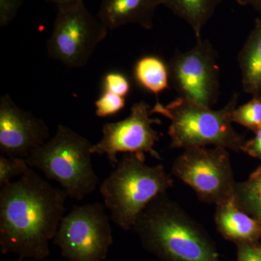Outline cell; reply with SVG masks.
Instances as JSON below:
<instances>
[{"mask_svg":"<svg viewBox=\"0 0 261 261\" xmlns=\"http://www.w3.org/2000/svg\"><path fill=\"white\" fill-rule=\"evenodd\" d=\"M0 247L3 253L42 260L50 255L64 217L68 196L29 168L17 181L1 187Z\"/></svg>","mask_w":261,"mask_h":261,"instance_id":"obj_1","label":"cell"},{"mask_svg":"<svg viewBox=\"0 0 261 261\" xmlns=\"http://www.w3.org/2000/svg\"><path fill=\"white\" fill-rule=\"evenodd\" d=\"M133 229L160 260L222 261L205 230L166 193L149 204Z\"/></svg>","mask_w":261,"mask_h":261,"instance_id":"obj_2","label":"cell"},{"mask_svg":"<svg viewBox=\"0 0 261 261\" xmlns=\"http://www.w3.org/2000/svg\"><path fill=\"white\" fill-rule=\"evenodd\" d=\"M173 186L163 165L148 166L145 157L127 153L103 181L99 192L113 222L128 231L149 204Z\"/></svg>","mask_w":261,"mask_h":261,"instance_id":"obj_3","label":"cell"},{"mask_svg":"<svg viewBox=\"0 0 261 261\" xmlns=\"http://www.w3.org/2000/svg\"><path fill=\"white\" fill-rule=\"evenodd\" d=\"M238 98V93L233 94L224 108L215 111L178 97L166 106L157 101L152 113L162 115L171 122L168 135L171 148L213 145L239 152L245 141L232 126Z\"/></svg>","mask_w":261,"mask_h":261,"instance_id":"obj_4","label":"cell"},{"mask_svg":"<svg viewBox=\"0 0 261 261\" xmlns=\"http://www.w3.org/2000/svg\"><path fill=\"white\" fill-rule=\"evenodd\" d=\"M92 145L69 127L59 125L54 136L25 161L48 179L59 183L68 197L82 200L95 190L99 181L92 165Z\"/></svg>","mask_w":261,"mask_h":261,"instance_id":"obj_5","label":"cell"},{"mask_svg":"<svg viewBox=\"0 0 261 261\" xmlns=\"http://www.w3.org/2000/svg\"><path fill=\"white\" fill-rule=\"evenodd\" d=\"M108 29L84 5V0L58 6L48 56L65 66L80 68L88 63Z\"/></svg>","mask_w":261,"mask_h":261,"instance_id":"obj_6","label":"cell"},{"mask_svg":"<svg viewBox=\"0 0 261 261\" xmlns=\"http://www.w3.org/2000/svg\"><path fill=\"white\" fill-rule=\"evenodd\" d=\"M53 242L67 261L106 260L113 236L105 205L74 206L62 219Z\"/></svg>","mask_w":261,"mask_h":261,"instance_id":"obj_7","label":"cell"},{"mask_svg":"<svg viewBox=\"0 0 261 261\" xmlns=\"http://www.w3.org/2000/svg\"><path fill=\"white\" fill-rule=\"evenodd\" d=\"M171 170L173 176L191 187L202 202L216 205L234 197L238 182L228 149L224 147L184 149Z\"/></svg>","mask_w":261,"mask_h":261,"instance_id":"obj_8","label":"cell"},{"mask_svg":"<svg viewBox=\"0 0 261 261\" xmlns=\"http://www.w3.org/2000/svg\"><path fill=\"white\" fill-rule=\"evenodd\" d=\"M170 81L185 98L211 108L217 102L220 88V68L214 46L207 39H196L186 51H176L169 63Z\"/></svg>","mask_w":261,"mask_h":261,"instance_id":"obj_9","label":"cell"},{"mask_svg":"<svg viewBox=\"0 0 261 261\" xmlns=\"http://www.w3.org/2000/svg\"><path fill=\"white\" fill-rule=\"evenodd\" d=\"M152 108L147 103H135L126 118L103 126L102 138L92 145V154L106 155L113 167L119 161L117 155L121 152L142 157L149 154L160 161L161 154L154 149L160 133L152 126L160 124L161 121L152 118Z\"/></svg>","mask_w":261,"mask_h":261,"instance_id":"obj_10","label":"cell"},{"mask_svg":"<svg viewBox=\"0 0 261 261\" xmlns=\"http://www.w3.org/2000/svg\"><path fill=\"white\" fill-rule=\"evenodd\" d=\"M50 138L45 122L19 108L9 94L0 99V152L9 158L27 159Z\"/></svg>","mask_w":261,"mask_h":261,"instance_id":"obj_11","label":"cell"},{"mask_svg":"<svg viewBox=\"0 0 261 261\" xmlns=\"http://www.w3.org/2000/svg\"><path fill=\"white\" fill-rule=\"evenodd\" d=\"M162 0H101L97 18L108 29L137 24L152 29L156 10Z\"/></svg>","mask_w":261,"mask_h":261,"instance_id":"obj_12","label":"cell"},{"mask_svg":"<svg viewBox=\"0 0 261 261\" xmlns=\"http://www.w3.org/2000/svg\"><path fill=\"white\" fill-rule=\"evenodd\" d=\"M214 219L223 238L236 245L255 243L261 236V222L242 210L234 197L216 205Z\"/></svg>","mask_w":261,"mask_h":261,"instance_id":"obj_13","label":"cell"},{"mask_svg":"<svg viewBox=\"0 0 261 261\" xmlns=\"http://www.w3.org/2000/svg\"><path fill=\"white\" fill-rule=\"evenodd\" d=\"M241 82L245 93L261 94V19L257 18L238 55Z\"/></svg>","mask_w":261,"mask_h":261,"instance_id":"obj_14","label":"cell"},{"mask_svg":"<svg viewBox=\"0 0 261 261\" xmlns=\"http://www.w3.org/2000/svg\"><path fill=\"white\" fill-rule=\"evenodd\" d=\"M163 6L191 27L196 39L223 0H162Z\"/></svg>","mask_w":261,"mask_h":261,"instance_id":"obj_15","label":"cell"},{"mask_svg":"<svg viewBox=\"0 0 261 261\" xmlns=\"http://www.w3.org/2000/svg\"><path fill=\"white\" fill-rule=\"evenodd\" d=\"M134 73L136 81L151 93L160 94L169 87L168 65L159 57H142L136 63Z\"/></svg>","mask_w":261,"mask_h":261,"instance_id":"obj_16","label":"cell"},{"mask_svg":"<svg viewBox=\"0 0 261 261\" xmlns=\"http://www.w3.org/2000/svg\"><path fill=\"white\" fill-rule=\"evenodd\" d=\"M234 198L242 210L261 222V166L246 181L237 183Z\"/></svg>","mask_w":261,"mask_h":261,"instance_id":"obj_17","label":"cell"},{"mask_svg":"<svg viewBox=\"0 0 261 261\" xmlns=\"http://www.w3.org/2000/svg\"><path fill=\"white\" fill-rule=\"evenodd\" d=\"M233 123L241 125L255 132L261 128V99H252L243 106L235 108L232 113Z\"/></svg>","mask_w":261,"mask_h":261,"instance_id":"obj_18","label":"cell"},{"mask_svg":"<svg viewBox=\"0 0 261 261\" xmlns=\"http://www.w3.org/2000/svg\"><path fill=\"white\" fill-rule=\"evenodd\" d=\"M29 168L30 166L25 159L2 155L0 157V187L8 185L15 177L23 176Z\"/></svg>","mask_w":261,"mask_h":261,"instance_id":"obj_19","label":"cell"},{"mask_svg":"<svg viewBox=\"0 0 261 261\" xmlns=\"http://www.w3.org/2000/svg\"><path fill=\"white\" fill-rule=\"evenodd\" d=\"M94 106L97 116L106 118L121 111L126 106V99L116 94L104 91L94 102Z\"/></svg>","mask_w":261,"mask_h":261,"instance_id":"obj_20","label":"cell"},{"mask_svg":"<svg viewBox=\"0 0 261 261\" xmlns=\"http://www.w3.org/2000/svg\"><path fill=\"white\" fill-rule=\"evenodd\" d=\"M104 91L116 94L121 97H126L129 93L130 85L126 75L119 72H111L103 80Z\"/></svg>","mask_w":261,"mask_h":261,"instance_id":"obj_21","label":"cell"},{"mask_svg":"<svg viewBox=\"0 0 261 261\" xmlns=\"http://www.w3.org/2000/svg\"><path fill=\"white\" fill-rule=\"evenodd\" d=\"M23 0H0V25L6 27L11 23L23 4Z\"/></svg>","mask_w":261,"mask_h":261,"instance_id":"obj_22","label":"cell"},{"mask_svg":"<svg viewBox=\"0 0 261 261\" xmlns=\"http://www.w3.org/2000/svg\"><path fill=\"white\" fill-rule=\"evenodd\" d=\"M236 245V261H261V245L255 243H240Z\"/></svg>","mask_w":261,"mask_h":261,"instance_id":"obj_23","label":"cell"},{"mask_svg":"<svg viewBox=\"0 0 261 261\" xmlns=\"http://www.w3.org/2000/svg\"><path fill=\"white\" fill-rule=\"evenodd\" d=\"M241 151L252 158L261 160V128L255 132V137L252 140L245 142Z\"/></svg>","mask_w":261,"mask_h":261,"instance_id":"obj_24","label":"cell"},{"mask_svg":"<svg viewBox=\"0 0 261 261\" xmlns=\"http://www.w3.org/2000/svg\"><path fill=\"white\" fill-rule=\"evenodd\" d=\"M242 6H250L261 13V0H235Z\"/></svg>","mask_w":261,"mask_h":261,"instance_id":"obj_25","label":"cell"},{"mask_svg":"<svg viewBox=\"0 0 261 261\" xmlns=\"http://www.w3.org/2000/svg\"><path fill=\"white\" fill-rule=\"evenodd\" d=\"M46 1L49 2V3H55V4L57 5V6H59V5L74 3V2L79 1V0H46Z\"/></svg>","mask_w":261,"mask_h":261,"instance_id":"obj_26","label":"cell"},{"mask_svg":"<svg viewBox=\"0 0 261 261\" xmlns=\"http://www.w3.org/2000/svg\"><path fill=\"white\" fill-rule=\"evenodd\" d=\"M10 261H23V259L20 258V257H18V258L16 259V260H10Z\"/></svg>","mask_w":261,"mask_h":261,"instance_id":"obj_27","label":"cell"},{"mask_svg":"<svg viewBox=\"0 0 261 261\" xmlns=\"http://www.w3.org/2000/svg\"><path fill=\"white\" fill-rule=\"evenodd\" d=\"M258 97H260L261 99V94H260V95L258 96Z\"/></svg>","mask_w":261,"mask_h":261,"instance_id":"obj_28","label":"cell"}]
</instances>
